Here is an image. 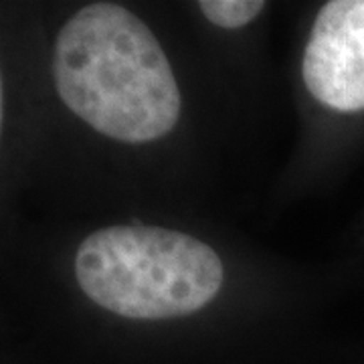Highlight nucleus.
<instances>
[{
    "label": "nucleus",
    "mask_w": 364,
    "mask_h": 364,
    "mask_svg": "<svg viewBox=\"0 0 364 364\" xmlns=\"http://www.w3.org/2000/svg\"><path fill=\"white\" fill-rule=\"evenodd\" d=\"M203 14L221 28H241L255 21L265 9L261 0H203L198 2Z\"/></svg>",
    "instance_id": "4"
},
{
    "label": "nucleus",
    "mask_w": 364,
    "mask_h": 364,
    "mask_svg": "<svg viewBox=\"0 0 364 364\" xmlns=\"http://www.w3.org/2000/svg\"><path fill=\"white\" fill-rule=\"evenodd\" d=\"M301 77L338 114H364V0H330L314 21Z\"/></svg>",
    "instance_id": "3"
},
{
    "label": "nucleus",
    "mask_w": 364,
    "mask_h": 364,
    "mask_svg": "<svg viewBox=\"0 0 364 364\" xmlns=\"http://www.w3.org/2000/svg\"><path fill=\"white\" fill-rule=\"evenodd\" d=\"M63 104L119 142H152L181 116V90L168 57L136 14L112 2L79 9L59 31L53 57Z\"/></svg>",
    "instance_id": "1"
},
{
    "label": "nucleus",
    "mask_w": 364,
    "mask_h": 364,
    "mask_svg": "<svg viewBox=\"0 0 364 364\" xmlns=\"http://www.w3.org/2000/svg\"><path fill=\"white\" fill-rule=\"evenodd\" d=\"M83 294L124 318L166 320L205 308L223 286L217 251L195 237L148 225L95 231L75 253Z\"/></svg>",
    "instance_id": "2"
}]
</instances>
